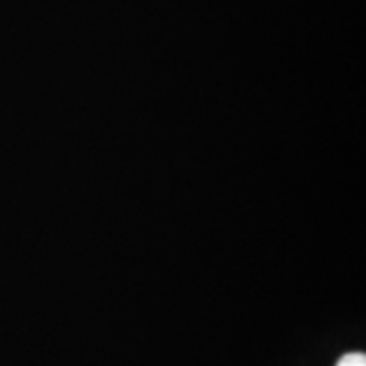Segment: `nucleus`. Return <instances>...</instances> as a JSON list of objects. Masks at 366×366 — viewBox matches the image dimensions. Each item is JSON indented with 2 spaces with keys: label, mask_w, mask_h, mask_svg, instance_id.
I'll list each match as a JSON object with an SVG mask.
<instances>
[{
  "label": "nucleus",
  "mask_w": 366,
  "mask_h": 366,
  "mask_svg": "<svg viewBox=\"0 0 366 366\" xmlns=\"http://www.w3.org/2000/svg\"><path fill=\"white\" fill-rule=\"evenodd\" d=\"M336 366H366V356L362 352L344 354Z\"/></svg>",
  "instance_id": "1"
}]
</instances>
